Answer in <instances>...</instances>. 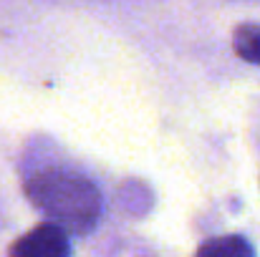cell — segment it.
<instances>
[{"instance_id": "cell-1", "label": "cell", "mask_w": 260, "mask_h": 257, "mask_svg": "<svg viewBox=\"0 0 260 257\" xmlns=\"http://www.w3.org/2000/svg\"><path fill=\"white\" fill-rule=\"evenodd\" d=\"M28 202L66 235H88L101 219V192L71 169H41L23 184Z\"/></svg>"}, {"instance_id": "cell-2", "label": "cell", "mask_w": 260, "mask_h": 257, "mask_svg": "<svg viewBox=\"0 0 260 257\" xmlns=\"http://www.w3.org/2000/svg\"><path fill=\"white\" fill-rule=\"evenodd\" d=\"M10 257H71V242L61 227L43 222L13 242Z\"/></svg>"}, {"instance_id": "cell-3", "label": "cell", "mask_w": 260, "mask_h": 257, "mask_svg": "<svg viewBox=\"0 0 260 257\" xmlns=\"http://www.w3.org/2000/svg\"><path fill=\"white\" fill-rule=\"evenodd\" d=\"M194 257H255L253 245L240 235H225L207 240Z\"/></svg>"}, {"instance_id": "cell-4", "label": "cell", "mask_w": 260, "mask_h": 257, "mask_svg": "<svg viewBox=\"0 0 260 257\" xmlns=\"http://www.w3.org/2000/svg\"><path fill=\"white\" fill-rule=\"evenodd\" d=\"M233 51L248 61L260 66V23H245L233 33Z\"/></svg>"}]
</instances>
